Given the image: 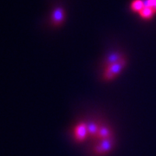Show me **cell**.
<instances>
[{
    "label": "cell",
    "mask_w": 156,
    "mask_h": 156,
    "mask_svg": "<svg viewBox=\"0 0 156 156\" xmlns=\"http://www.w3.org/2000/svg\"><path fill=\"white\" fill-rule=\"evenodd\" d=\"M91 153L94 156H105L109 154L115 146L113 130L104 123L89 122V135Z\"/></svg>",
    "instance_id": "1"
},
{
    "label": "cell",
    "mask_w": 156,
    "mask_h": 156,
    "mask_svg": "<svg viewBox=\"0 0 156 156\" xmlns=\"http://www.w3.org/2000/svg\"><path fill=\"white\" fill-rule=\"evenodd\" d=\"M127 58L122 53H113L103 62L101 79L104 82H111L122 72L127 65Z\"/></svg>",
    "instance_id": "2"
},
{
    "label": "cell",
    "mask_w": 156,
    "mask_h": 156,
    "mask_svg": "<svg viewBox=\"0 0 156 156\" xmlns=\"http://www.w3.org/2000/svg\"><path fill=\"white\" fill-rule=\"evenodd\" d=\"M73 140L76 143H85L89 135V122L82 121L80 122L76 123L72 128Z\"/></svg>",
    "instance_id": "3"
},
{
    "label": "cell",
    "mask_w": 156,
    "mask_h": 156,
    "mask_svg": "<svg viewBox=\"0 0 156 156\" xmlns=\"http://www.w3.org/2000/svg\"><path fill=\"white\" fill-rule=\"evenodd\" d=\"M143 20H150L156 15V0H145V6L138 14Z\"/></svg>",
    "instance_id": "4"
},
{
    "label": "cell",
    "mask_w": 156,
    "mask_h": 156,
    "mask_svg": "<svg viewBox=\"0 0 156 156\" xmlns=\"http://www.w3.org/2000/svg\"><path fill=\"white\" fill-rule=\"evenodd\" d=\"M65 20V11L61 7H56L51 13V23L54 26H60Z\"/></svg>",
    "instance_id": "5"
},
{
    "label": "cell",
    "mask_w": 156,
    "mask_h": 156,
    "mask_svg": "<svg viewBox=\"0 0 156 156\" xmlns=\"http://www.w3.org/2000/svg\"><path fill=\"white\" fill-rule=\"evenodd\" d=\"M145 6V0H133L130 4V10L134 13L139 14Z\"/></svg>",
    "instance_id": "6"
}]
</instances>
